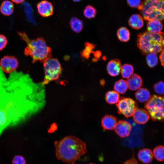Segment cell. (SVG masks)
Listing matches in <instances>:
<instances>
[{
  "label": "cell",
  "instance_id": "obj_28",
  "mask_svg": "<svg viewBox=\"0 0 164 164\" xmlns=\"http://www.w3.org/2000/svg\"><path fill=\"white\" fill-rule=\"evenodd\" d=\"M97 11L94 7L91 5L87 6L84 9V15L88 19H91L94 18L96 15Z\"/></svg>",
  "mask_w": 164,
  "mask_h": 164
},
{
  "label": "cell",
  "instance_id": "obj_32",
  "mask_svg": "<svg viewBox=\"0 0 164 164\" xmlns=\"http://www.w3.org/2000/svg\"><path fill=\"white\" fill-rule=\"evenodd\" d=\"M127 2L132 8H138L141 4V0H127Z\"/></svg>",
  "mask_w": 164,
  "mask_h": 164
},
{
  "label": "cell",
  "instance_id": "obj_31",
  "mask_svg": "<svg viewBox=\"0 0 164 164\" xmlns=\"http://www.w3.org/2000/svg\"><path fill=\"white\" fill-rule=\"evenodd\" d=\"M8 40L4 35L0 34V50L5 48L8 43Z\"/></svg>",
  "mask_w": 164,
  "mask_h": 164
},
{
  "label": "cell",
  "instance_id": "obj_16",
  "mask_svg": "<svg viewBox=\"0 0 164 164\" xmlns=\"http://www.w3.org/2000/svg\"><path fill=\"white\" fill-rule=\"evenodd\" d=\"M101 125L104 129L112 130L114 129L117 123L116 118L111 115H106L102 119Z\"/></svg>",
  "mask_w": 164,
  "mask_h": 164
},
{
  "label": "cell",
  "instance_id": "obj_6",
  "mask_svg": "<svg viewBox=\"0 0 164 164\" xmlns=\"http://www.w3.org/2000/svg\"><path fill=\"white\" fill-rule=\"evenodd\" d=\"M145 108L153 121H162L164 119V98L163 96L153 95L147 101Z\"/></svg>",
  "mask_w": 164,
  "mask_h": 164
},
{
  "label": "cell",
  "instance_id": "obj_3",
  "mask_svg": "<svg viewBox=\"0 0 164 164\" xmlns=\"http://www.w3.org/2000/svg\"><path fill=\"white\" fill-rule=\"evenodd\" d=\"M18 33L21 39L27 44L24 50V54L30 56L33 63L38 61L44 62L51 57V49L47 46L43 38L32 39L24 32H18Z\"/></svg>",
  "mask_w": 164,
  "mask_h": 164
},
{
  "label": "cell",
  "instance_id": "obj_4",
  "mask_svg": "<svg viewBox=\"0 0 164 164\" xmlns=\"http://www.w3.org/2000/svg\"><path fill=\"white\" fill-rule=\"evenodd\" d=\"M137 45L142 53H157L164 50V33L145 32L138 35Z\"/></svg>",
  "mask_w": 164,
  "mask_h": 164
},
{
  "label": "cell",
  "instance_id": "obj_13",
  "mask_svg": "<svg viewBox=\"0 0 164 164\" xmlns=\"http://www.w3.org/2000/svg\"><path fill=\"white\" fill-rule=\"evenodd\" d=\"M121 66V61L119 59H116L111 60L107 66L108 73L111 76H116L119 74Z\"/></svg>",
  "mask_w": 164,
  "mask_h": 164
},
{
  "label": "cell",
  "instance_id": "obj_35",
  "mask_svg": "<svg viewBox=\"0 0 164 164\" xmlns=\"http://www.w3.org/2000/svg\"><path fill=\"white\" fill-rule=\"evenodd\" d=\"M159 59L161 65L164 66V50H162L159 55Z\"/></svg>",
  "mask_w": 164,
  "mask_h": 164
},
{
  "label": "cell",
  "instance_id": "obj_22",
  "mask_svg": "<svg viewBox=\"0 0 164 164\" xmlns=\"http://www.w3.org/2000/svg\"><path fill=\"white\" fill-rule=\"evenodd\" d=\"M128 88L127 82L123 79H120L114 84V89L118 93L124 94L127 91Z\"/></svg>",
  "mask_w": 164,
  "mask_h": 164
},
{
  "label": "cell",
  "instance_id": "obj_14",
  "mask_svg": "<svg viewBox=\"0 0 164 164\" xmlns=\"http://www.w3.org/2000/svg\"><path fill=\"white\" fill-rule=\"evenodd\" d=\"M128 87L132 91L138 90L142 85V80L140 76L136 73L133 74L127 80Z\"/></svg>",
  "mask_w": 164,
  "mask_h": 164
},
{
  "label": "cell",
  "instance_id": "obj_15",
  "mask_svg": "<svg viewBox=\"0 0 164 164\" xmlns=\"http://www.w3.org/2000/svg\"><path fill=\"white\" fill-rule=\"evenodd\" d=\"M139 161L144 164L150 163L152 161L153 155L152 150L148 148H143L140 150L137 154Z\"/></svg>",
  "mask_w": 164,
  "mask_h": 164
},
{
  "label": "cell",
  "instance_id": "obj_34",
  "mask_svg": "<svg viewBox=\"0 0 164 164\" xmlns=\"http://www.w3.org/2000/svg\"><path fill=\"white\" fill-rule=\"evenodd\" d=\"M134 151H133L132 157L126 161L123 164H138L137 159L134 157Z\"/></svg>",
  "mask_w": 164,
  "mask_h": 164
},
{
  "label": "cell",
  "instance_id": "obj_17",
  "mask_svg": "<svg viewBox=\"0 0 164 164\" xmlns=\"http://www.w3.org/2000/svg\"><path fill=\"white\" fill-rule=\"evenodd\" d=\"M163 25L160 20L153 19L149 21L147 25V31L152 33H158L162 32Z\"/></svg>",
  "mask_w": 164,
  "mask_h": 164
},
{
  "label": "cell",
  "instance_id": "obj_19",
  "mask_svg": "<svg viewBox=\"0 0 164 164\" xmlns=\"http://www.w3.org/2000/svg\"><path fill=\"white\" fill-rule=\"evenodd\" d=\"M14 5L11 1L5 0L3 1L0 6V11L5 16H9L13 12Z\"/></svg>",
  "mask_w": 164,
  "mask_h": 164
},
{
  "label": "cell",
  "instance_id": "obj_38",
  "mask_svg": "<svg viewBox=\"0 0 164 164\" xmlns=\"http://www.w3.org/2000/svg\"><path fill=\"white\" fill-rule=\"evenodd\" d=\"M89 164H94V163H89Z\"/></svg>",
  "mask_w": 164,
  "mask_h": 164
},
{
  "label": "cell",
  "instance_id": "obj_2",
  "mask_svg": "<svg viewBox=\"0 0 164 164\" xmlns=\"http://www.w3.org/2000/svg\"><path fill=\"white\" fill-rule=\"evenodd\" d=\"M54 145L57 159L68 164H74L87 151L86 143L72 135L56 141Z\"/></svg>",
  "mask_w": 164,
  "mask_h": 164
},
{
  "label": "cell",
  "instance_id": "obj_18",
  "mask_svg": "<svg viewBox=\"0 0 164 164\" xmlns=\"http://www.w3.org/2000/svg\"><path fill=\"white\" fill-rule=\"evenodd\" d=\"M128 22L132 28L137 29L141 28L144 25L142 18L138 14L132 15L129 18Z\"/></svg>",
  "mask_w": 164,
  "mask_h": 164
},
{
  "label": "cell",
  "instance_id": "obj_25",
  "mask_svg": "<svg viewBox=\"0 0 164 164\" xmlns=\"http://www.w3.org/2000/svg\"><path fill=\"white\" fill-rule=\"evenodd\" d=\"M134 68L130 64H126L121 66L120 72L122 77L124 78L128 79L133 74Z\"/></svg>",
  "mask_w": 164,
  "mask_h": 164
},
{
  "label": "cell",
  "instance_id": "obj_20",
  "mask_svg": "<svg viewBox=\"0 0 164 164\" xmlns=\"http://www.w3.org/2000/svg\"><path fill=\"white\" fill-rule=\"evenodd\" d=\"M151 97L149 91L145 88H140L135 93V97L136 99L142 103L146 102Z\"/></svg>",
  "mask_w": 164,
  "mask_h": 164
},
{
  "label": "cell",
  "instance_id": "obj_21",
  "mask_svg": "<svg viewBox=\"0 0 164 164\" xmlns=\"http://www.w3.org/2000/svg\"><path fill=\"white\" fill-rule=\"evenodd\" d=\"M117 36L119 39L122 42H127L130 38V32L128 29L125 27H121L118 29Z\"/></svg>",
  "mask_w": 164,
  "mask_h": 164
},
{
  "label": "cell",
  "instance_id": "obj_1",
  "mask_svg": "<svg viewBox=\"0 0 164 164\" xmlns=\"http://www.w3.org/2000/svg\"><path fill=\"white\" fill-rule=\"evenodd\" d=\"M45 86L34 82L28 74L15 70L0 86V135L6 127L15 124L42 109L45 103Z\"/></svg>",
  "mask_w": 164,
  "mask_h": 164
},
{
  "label": "cell",
  "instance_id": "obj_33",
  "mask_svg": "<svg viewBox=\"0 0 164 164\" xmlns=\"http://www.w3.org/2000/svg\"><path fill=\"white\" fill-rule=\"evenodd\" d=\"M7 79L4 72L0 67V86L3 85L6 81Z\"/></svg>",
  "mask_w": 164,
  "mask_h": 164
},
{
  "label": "cell",
  "instance_id": "obj_29",
  "mask_svg": "<svg viewBox=\"0 0 164 164\" xmlns=\"http://www.w3.org/2000/svg\"><path fill=\"white\" fill-rule=\"evenodd\" d=\"M155 91L157 94L163 95L164 94V83L160 81L155 84L154 86Z\"/></svg>",
  "mask_w": 164,
  "mask_h": 164
},
{
  "label": "cell",
  "instance_id": "obj_5",
  "mask_svg": "<svg viewBox=\"0 0 164 164\" xmlns=\"http://www.w3.org/2000/svg\"><path fill=\"white\" fill-rule=\"evenodd\" d=\"M164 0H145L138 8L144 19L148 21L164 19Z\"/></svg>",
  "mask_w": 164,
  "mask_h": 164
},
{
  "label": "cell",
  "instance_id": "obj_8",
  "mask_svg": "<svg viewBox=\"0 0 164 164\" xmlns=\"http://www.w3.org/2000/svg\"><path fill=\"white\" fill-rule=\"evenodd\" d=\"M118 112L128 118L132 116L138 106L136 101L128 97H122L117 103Z\"/></svg>",
  "mask_w": 164,
  "mask_h": 164
},
{
  "label": "cell",
  "instance_id": "obj_12",
  "mask_svg": "<svg viewBox=\"0 0 164 164\" xmlns=\"http://www.w3.org/2000/svg\"><path fill=\"white\" fill-rule=\"evenodd\" d=\"M132 116L134 121L139 124H145L149 118V115L147 111L142 108L136 109Z\"/></svg>",
  "mask_w": 164,
  "mask_h": 164
},
{
  "label": "cell",
  "instance_id": "obj_9",
  "mask_svg": "<svg viewBox=\"0 0 164 164\" xmlns=\"http://www.w3.org/2000/svg\"><path fill=\"white\" fill-rule=\"evenodd\" d=\"M19 65L17 59L14 56H6L0 61V67L4 72L10 73L15 70Z\"/></svg>",
  "mask_w": 164,
  "mask_h": 164
},
{
  "label": "cell",
  "instance_id": "obj_27",
  "mask_svg": "<svg viewBox=\"0 0 164 164\" xmlns=\"http://www.w3.org/2000/svg\"><path fill=\"white\" fill-rule=\"evenodd\" d=\"M146 60L149 67L152 68L155 67L158 63V59L156 53H151L147 54L146 56Z\"/></svg>",
  "mask_w": 164,
  "mask_h": 164
},
{
  "label": "cell",
  "instance_id": "obj_23",
  "mask_svg": "<svg viewBox=\"0 0 164 164\" xmlns=\"http://www.w3.org/2000/svg\"><path fill=\"white\" fill-rule=\"evenodd\" d=\"M70 25L72 29L76 33L80 32L83 27V22L75 17H73L71 19Z\"/></svg>",
  "mask_w": 164,
  "mask_h": 164
},
{
  "label": "cell",
  "instance_id": "obj_26",
  "mask_svg": "<svg viewBox=\"0 0 164 164\" xmlns=\"http://www.w3.org/2000/svg\"><path fill=\"white\" fill-rule=\"evenodd\" d=\"M152 152L153 156L159 161L162 162L164 158V147L159 145L155 147Z\"/></svg>",
  "mask_w": 164,
  "mask_h": 164
},
{
  "label": "cell",
  "instance_id": "obj_10",
  "mask_svg": "<svg viewBox=\"0 0 164 164\" xmlns=\"http://www.w3.org/2000/svg\"><path fill=\"white\" fill-rule=\"evenodd\" d=\"M132 126L128 122L120 120L117 123L114 128L116 133L121 138L128 137L131 131Z\"/></svg>",
  "mask_w": 164,
  "mask_h": 164
},
{
  "label": "cell",
  "instance_id": "obj_11",
  "mask_svg": "<svg viewBox=\"0 0 164 164\" xmlns=\"http://www.w3.org/2000/svg\"><path fill=\"white\" fill-rule=\"evenodd\" d=\"M37 8L39 13L43 17H48L52 15L53 13V5L48 1H41L37 4Z\"/></svg>",
  "mask_w": 164,
  "mask_h": 164
},
{
  "label": "cell",
  "instance_id": "obj_24",
  "mask_svg": "<svg viewBox=\"0 0 164 164\" xmlns=\"http://www.w3.org/2000/svg\"><path fill=\"white\" fill-rule=\"evenodd\" d=\"M106 102L110 104L117 103L119 101L120 96L119 94L114 91H109L106 93L105 97Z\"/></svg>",
  "mask_w": 164,
  "mask_h": 164
},
{
  "label": "cell",
  "instance_id": "obj_37",
  "mask_svg": "<svg viewBox=\"0 0 164 164\" xmlns=\"http://www.w3.org/2000/svg\"><path fill=\"white\" fill-rule=\"evenodd\" d=\"M72 0L75 2H79L81 0Z\"/></svg>",
  "mask_w": 164,
  "mask_h": 164
},
{
  "label": "cell",
  "instance_id": "obj_36",
  "mask_svg": "<svg viewBox=\"0 0 164 164\" xmlns=\"http://www.w3.org/2000/svg\"><path fill=\"white\" fill-rule=\"evenodd\" d=\"M12 1L16 4H21L25 0H11Z\"/></svg>",
  "mask_w": 164,
  "mask_h": 164
},
{
  "label": "cell",
  "instance_id": "obj_7",
  "mask_svg": "<svg viewBox=\"0 0 164 164\" xmlns=\"http://www.w3.org/2000/svg\"><path fill=\"white\" fill-rule=\"evenodd\" d=\"M44 78L42 84L45 85L50 81L57 80L61 73L62 68L59 61L56 59L50 58L43 63Z\"/></svg>",
  "mask_w": 164,
  "mask_h": 164
},
{
  "label": "cell",
  "instance_id": "obj_30",
  "mask_svg": "<svg viewBox=\"0 0 164 164\" xmlns=\"http://www.w3.org/2000/svg\"><path fill=\"white\" fill-rule=\"evenodd\" d=\"M12 164H26V161L24 158L20 155H16L13 158Z\"/></svg>",
  "mask_w": 164,
  "mask_h": 164
}]
</instances>
